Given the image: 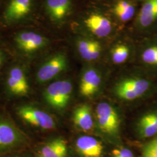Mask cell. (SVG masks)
<instances>
[{
	"label": "cell",
	"instance_id": "6da1fadb",
	"mask_svg": "<svg viewBox=\"0 0 157 157\" xmlns=\"http://www.w3.org/2000/svg\"><path fill=\"white\" fill-rule=\"evenodd\" d=\"M121 28L108 11L99 8H88L78 18L75 33L82 34L101 41L112 39Z\"/></svg>",
	"mask_w": 157,
	"mask_h": 157
},
{
	"label": "cell",
	"instance_id": "7a4b0ae2",
	"mask_svg": "<svg viewBox=\"0 0 157 157\" xmlns=\"http://www.w3.org/2000/svg\"><path fill=\"white\" fill-rule=\"evenodd\" d=\"M154 86L153 81L146 75L132 74L118 79L113 86V93L121 100L135 101L150 94Z\"/></svg>",
	"mask_w": 157,
	"mask_h": 157
},
{
	"label": "cell",
	"instance_id": "3957f363",
	"mask_svg": "<svg viewBox=\"0 0 157 157\" xmlns=\"http://www.w3.org/2000/svg\"><path fill=\"white\" fill-rule=\"evenodd\" d=\"M95 121L101 132L112 143L119 142L120 117L116 108L107 102H101L95 108Z\"/></svg>",
	"mask_w": 157,
	"mask_h": 157
},
{
	"label": "cell",
	"instance_id": "277c9868",
	"mask_svg": "<svg viewBox=\"0 0 157 157\" xmlns=\"http://www.w3.org/2000/svg\"><path fill=\"white\" fill-rule=\"evenodd\" d=\"M133 29L141 37L157 33V0H147L140 4Z\"/></svg>",
	"mask_w": 157,
	"mask_h": 157
},
{
	"label": "cell",
	"instance_id": "5b68a950",
	"mask_svg": "<svg viewBox=\"0 0 157 157\" xmlns=\"http://www.w3.org/2000/svg\"><path fill=\"white\" fill-rule=\"evenodd\" d=\"M29 139L9 121L0 120V154H11L28 146Z\"/></svg>",
	"mask_w": 157,
	"mask_h": 157
},
{
	"label": "cell",
	"instance_id": "8992f818",
	"mask_svg": "<svg viewBox=\"0 0 157 157\" xmlns=\"http://www.w3.org/2000/svg\"><path fill=\"white\" fill-rule=\"evenodd\" d=\"M74 45L79 58L86 64L95 63L103 55L104 45L101 40L76 34Z\"/></svg>",
	"mask_w": 157,
	"mask_h": 157
},
{
	"label": "cell",
	"instance_id": "52a82bcc",
	"mask_svg": "<svg viewBox=\"0 0 157 157\" xmlns=\"http://www.w3.org/2000/svg\"><path fill=\"white\" fill-rule=\"evenodd\" d=\"M104 71L95 63L86 64L82 71L79 91L84 97H94L101 89L103 83Z\"/></svg>",
	"mask_w": 157,
	"mask_h": 157
},
{
	"label": "cell",
	"instance_id": "ba28073f",
	"mask_svg": "<svg viewBox=\"0 0 157 157\" xmlns=\"http://www.w3.org/2000/svg\"><path fill=\"white\" fill-rule=\"evenodd\" d=\"M73 85L68 80L53 82L45 89L44 96L47 104L56 110L65 109L71 100Z\"/></svg>",
	"mask_w": 157,
	"mask_h": 157
},
{
	"label": "cell",
	"instance_id": "9c48e42d",
	"mask_svg": "<svg viewBox=\"0 0 157 157\" xmlns=\"http://www.w3.org/2000/svg\"><path fill=\"white\" fill-rule=\"evenodd\" d=\"M136 55L145 70L157 73V33L143 37L136 48Z\"/></svg>",
	"mask_w": 157,
	"mask_h": 157
},
{
	"label": "cell",
	"instance_id": "30bf717a",
	"mask_svg": "<svg viewBox=\"0 0 157 157\" xmlns=\"http://www.w3.org/2000/svg\"><path fill=\"white\" fill-rule=\"evenodd\" d=\"M67 58L65 54L57 52L53 54L39 67L37 73L38 81L44 83L56 78L67 69Z\"/></svg>",
	"mask_w": 157,
	"mask_h": 157
},
{
	"label": "cell",
	"instance_id": "8fae6325",
	"mask_svg": "<svg viewBox=\"0 0 157 157\" xmlns=\"http://www.w3.org/2000/svg\"><path fill=\"white\" fill-rule=\"evenodd\" d=\"M19 117L26 123L40 129L51 130L56 128L55 120L48 113L35 107L25 105L17 110Z\"/></svg>",
	"mask_w": 157,
	"mask_h": 157
},
{
	"label": "cell",
	"instance_id": "7c38bea8",
	"mask_svg": "<svg viewBox=\"0 0 157 157\" xmlns=\"http://www.w3.org/2000/svg\"><path fill=\"white\" fill-rule=\"evenodd\" d=\"M135 0H113L108 12L121 28L134 21L139 8Z\"/></svg>",
	"mask_w": 157,
	"mask_h": 157
},
{
	"label": "cell",
	"instance_id": "4fadbf2b",
	"mask_svg": "<svg viewBox=\"0 0 157 157\" xmlns=\"http://www.w3.org/2000/svg\"><path fill=\"white\" fill-rule=\"evenodd\" d=\"M44 6L51 21L61 25L66 22L72 13L73 0H45Z\"/></svg>",
	"mask_w": 157,
	"mask_h": 157
},
{
	"label": "cell",
	"instance_id": "5bb4252c",
	"mask_svg": "<svg viewBox=\"0 0 157 157\" xmlns=\"http://www.w3.org/2000/svg\"><path fill=\"white\" fill-rule=\"evenodd\" d=\"M136 54V47L128 39L116 40L108 52L109 61L115 65H123L129 61Z\"/></svg>",
	"mask_w": 157,
	"mask_h": 157
},
{
	"label": "cell",
	"instance_id": "9a60e30c",
	"mask_svg": "<svg viewBox=\"0 0 157 157\" xmlns=\"http://www.w3.org/2000/svg\"><path fill=\"white\" fill-rule=\"evenodd\" d=\"M17 47L23 52L31 54L40 50L48 44L49 40L43 36L34 32H23L15 37Z\"/></svg>",
	"mask_w": 157,
	"mask_h": 157
},
{
	"label": "cell",
	"instance_id": "2e32d148",
	"mask_svg": "<svg viewBox=\"0 0 157 157\" xmlns=\"http://www.w3.org/2000/svg\"><path fill=\"white\" fill-rule=\"evenodd\" d=\"M75 148L80 157H104L105 146L93 136L83 135L75 141Z\"/></svg>",
	"mask_w": 157,
	"mask_h": 157
},
{
	"label": "cell",
	"instance_id": "e0dca14e",
	"mask_svg": "<svg viewBox=\"0 0 157 157\" xmlns=\"http://www.w3.org/2000/svg\"><path fill=\"white\" fill-rule=\"evenodd\" d=\"M34 155V157H67V141L62 137L47 141L35 150Z\"/></svg>",
	"mask_w": 157,
	"mask_h": 157
},
{
	"label": "cell",
	"instance_id": "ac0fdd59",
	"mask_svg": "<svg viewBox=\"0 0 157 157\" xmlns=\"http://www.w3.org/2000/svg\"><path fill=\"white\" fill-rule=\"evenodd\" d=\"M33 0H10L4 12L8 23L17 22L28 16L32 11Z\"/></svg>",
	"mask_w": 157,
	"mask_h": 157
},
{
	"label": "cell",
	"instance_id": "d6986e66",
	"mask_svg": "<svg viewBox=\"0 0 157 157\" xmlns=\"http://www.w3.org/2000/svg\"><path fill=\"white\" fill-rule=\"evenodd\" d=\"M7 84L12 94L19 96L28 94L29 90L28 80L22 68H12L7 78Z\"/></svg>",
	"mask_w": 157,
	"mask_h": 157
},
{
	"label": "cell",
	"instance_id": "ffe728a7",
	"mask_svg": "<svg viewBox=\"0 0 157 157\" xmlns=\"http://www.w3.org/2000/svg\"><path fill=\"white\" fill-rule=\"evenodd\" d=\"M136 132L142 139L157 135V110L147 112L141 117L136 124Z\"/></svg>",
	"mask_w": 157,
	"mask_h": 157
},
{
	"label": "cell",
	"instance_id": "44dd1931",
	"mask_svg": "<svg viewBox=\"0 0 157 157\" xmlns=\"http://www.w3.org/2000/svg\"><path fill=\"white\" fill-rule=\"evenodd\" d=\"M73 122L75 126L84 132H90L94 126V115L91 108L87 104H82L73 111Z\"/></svg>",
	"mask_w": 157,
	"mask_h": 157
},
{
	"label": "cell",
	"instance_id": "7402d4cb",
	"mask_svg": "<svg viewBox=\"0 0 157 157\" xmlns=\"http://www.w3.org/2000/svg\"><path fill=\"white\" fill-rule=\"evenodd\" d=\"M141 157H157V137L144 146Z\"/></svg>",
	"mask_w": 157,
	"mask_h": 157
},
{
	"label": "cell",
	"instance_id": "603a6c76",
	"mask_svg": "<svg viewBox=\"0 0 157 157\" xmlns=\"http://www.w3.org/2000/svg\"><path fill=\"white\" fill-rule=\"evenodd\" d=\"M111 157H135V155L129 148L120 146L112 150Z\"/></svg>",
	"mask_w": 157,
	"mask_h": 157
},
{
	"label": "cell",
	"instance_id": "cb8c5ba5",
	"mask_svg": "<svg viewBox=\"0 0 157 157\" xmlns=\"http://www.w3.org/2000/svg\"><path fill=\"white\" fill-rule=\"evenodd\" d=\"M7 157H29L28 156H25L23 155H21V154H13L11 156Z\"/></svg>",
	"mask_w": 157,
	"mask_h": 157
},
{
	"label": "cell",
	"instance_id": "d4e9b609",
	"mask_svg": "<svg viewBox=\"0 0 157 157\" xmlns=\"http://www.w3.org/2000/svg\"><path fill=\"white\" fill-rule=\"evenodd\" d=\"M135 1H136L137 2H138L139 4H141V3H143V2H144V1H147V0H135Z\"/></svg>",
	"mask_w": 157,
	"mask_h": 157
},
{
	"label": "cell",
	"instance_id": "484cf974",
	"mask_svg": "<svg viewBox=\"0 0 157 157\" xmlns=\"http://www.w3.org/2000/svg\"><path fill=\"white\" fill-rule=\"evenodd\" d=\"M97 2H104V1H107L108 0H94Z\"/></svg>",
	"mask_w": 157,
	"mask_h": 157
}]
</instances>
